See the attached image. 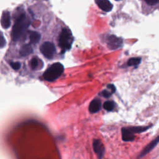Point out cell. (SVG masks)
<instances>
[{
    "label": "cell",
    "mask_w": 159,
    "mask_h": 159,
    "mask_svg": "<svg viewBox=\"0 0 159 159\" xmlns=\"http://www.w3.org/2000/svg\"><path fill=\"white\" fill-rule=\"evenodd\" d=\"M145 2L149 5H155L159 3V0H145Z\"/></svg>",
    "instance_id": "cell-20"
},
{
    "label": "cell",
    "mask_w": 159,
    "mask_h": 159,
    "mask_svg": "<svg viewBox=\"0 0 159 159\" xmlns=\"http://www.w3.org/2000/svg\"><path fill=\"white\" fill-rule=\"evenodd\" d=\"M113 93L111 92V91H108V90H104V91H103L102 92H101V96H103V97H105V98H109V97H110L111 96V95H112Z\"/></svg>",
    "instance_id": "cell-19"
},
{
    "label": "cell",
    "mask_w": 159,
    "mask_h": 159,
    "mask_svg": "<svg viewBox=\"0 0 159 159\" xmlns=\"http://www.w3.org/2000/svg\"><path fill=\"white\" fill-rule=\"evenodd\" d=\"M30 21L24 14L21 15L16 21L12 30V39L14 41L26 40Z\"/></svg>",
    "instance_id": "cell-1"
},
{
    "label": "cell",
    "mask_w": 159,
    "mask_h": 159,
    "mask_svg": "<svg viewBox=\"0 0 159 159\" xmlns=\"http://www.w3.org/2000/svg\"><path fill=\"white\" fill-rule=\"evenodd\" d=\"M73 41V38L71 31L67 28H63L60 34L58 41V44L62 52H65L71 48Z\"/></svg>",
    "instance_id": "cell-3"
},
{
    "label": "cell",
    "mask_w": 159,
    "mask_h": 159,
    "mask_svg": "<svg viewBox=\"0 0 159 159\" xmlns=\"http://www.w3.org/2000/svg\"><path fill=\"white\" fill-rule=\"evenodd\" d=\"M150 127H151V126H133V127H127V129L132 134H139V133L145 132L147 130H148Z\"/></svg>",
    "instance_id": "cell-12"
},
{
    "label": "cell",
    "mask_w": 159,
    "mask_h": 159,
    "mask_svg": "<svg viewBox=\"0 0 159 159\" xmlns=\"http://www.w3.org/2000/svg\"><path fill=\"white\" fill-rule=\"evenodd\" d=\"M0 42H1V47L3 48V47L5 45V44H6V41H5V39H4V37H3V36L2 34L1 41H0Z\"/></svg>",
    "instance_id": "cell-22"
},
{
    "label": "cell",
    "mask_w": 159,
    "mask_h": 159,
    "mask_svg": "<svg viewBox=\"0 0 159 159\" xmlns=\"http://www.w3.org/2000/svg\"><path fill=\"white\" fill-rule=\"evenodd\" d=\"M115 104L112 101H107L103 105V108L108 111H111L114 110Z\"/></svg>",
    "instance_id": "cell-16"
},
{
    "label": "cell",
    "mask_w": 159,
    "mask_h": 159,
    "mask_svg": "<svg viewBox=\"0 0 159 159\" xmlns=\"http://www.w3.org/2000/svg\"><path fill=\"white\" fill-rule=\"evenodd\" d=\"M2 26L4 29H8L11 25L10 13L8 11H4L2 16Z\"/></svg>",
    "instance_id": "cell-9"
},
{
    "label": "cell",
    "mask_w": 159,
    "mask_h": 159,
    "mask_svg": "<svg viewBox=\"0 0 159 159\" xmlns=\"http://www.w3.org/2000/svg\"><path fill=\"white\" fill-rule=\"evenodd\" d=\"M93 147L94 152L98 156L99 159H102L105 154V146L100 139H94L93 142Z\"/></svg>",
    "instance_id": "cell-6"
},
{
    "label": "cell",
    "mask_w": 159,
    "mask_h": 159,
    "mask_svg": "<svg viewBox=\"0 0 159 159\" xmlns=\"http://www.w3.org/2000/svg\"><path fill=\"white\" fill-rule=\"evenodd\" d=\"M10 65L11 66V67L15 70H18L21 68V63L18 62H11L10 63Z\"/></svg>",
    "instance_id": "cell-18"
},
{
    "label": "cell",
    "mask_w": 159,
    "mask_h": 159,
    "mask_svg": "<svg viewBox=\"0 0 159 159\" xmlns=\"http://www.w3.org/2000/svg\"><path fill=\"white\" fill-rule=\"evenodd\" d=\"M159 143V135H158L156 138H155L152 141H151L140 153L138 158H140L145 155H146L147 153H148L152 149H153Z\"/></svg>",
    "instance_id": "cell-7"
},
{
    "label": "cell",
    "mask_w": 159,
    "mask_h": 159,
    "mask_svg": "<svg viewBox=\"0 0 159 159\" xmlns=\"http://www.w3.org/2000/svg\"><path fill=\"white\" fill-rule=\"evenodd\" d=\"M39 60L37 57H33L30 62V65L32 69H36L39 66Z\"/></svg>",
    "instance_id": "cell-17"
},
{
    "label": "cell",
    "mask_w": 159,
    "mask_h": 159,
    "mask_svg": "<svg viewBox=\"0 0 159 159\" xmlns=\"http://www.w3.org/2000/svg\"><path fill=\"white\" fill-rule=\"evenodd\" d=\"M107 44H108V47L110 49L116 50L122 46L123 41L121 38L118 37L116 36L112 35L108 37Z\"/></svg>",
    "instance_id": "cell-5"
},
{
    "label": "cell",
    "mask_w": 159,
    "mask_h": 159,
    "mask_svg": "<svg viewBox=\"0 0 159 159\" xmlns=\"http://www.w3.org/2000/svg\"><path fill=\"white\" fill-rule=\"evenodd\" d=\"M29 39L31 44H37L40 41L41 34L37 32L31 31L29 33Z\"/></svg>",
    "instance_id": "cell-14"
},
{
    "label": "cell",
    "mask_w": 159,
    "mask_h": 159,
    "mask_svg": "<svg viewBox=\"0 0 159 159\" xmlns=\"http://www.w3.org/2000/svg\"><path fill=\"white\" fill-rule=\"evenodd\" d=\"M108 88L110 90V91H111V92L112 93H114L116 92V88L114 87V85H112V84H110L108 85Z\"/></svg>",
    "instance_id": "cell-21"
},
{
    "label": "cell",
    "mask_w": 159,
    "mask_h": 159,
    "mask_svg": "<svg viewBox=\"0 0 159 159\" xmlns=\"http://www.w3.org/2000/svg\"><path fill=\"white\" fill-rule=\"evenodd\" d=\"M98 6L105 12H110L113 9V5L109 0H95Z\"/></svg>",
    "instance_id": "cell-8"
},
{
    "label": "cell",
    "mask_w": 159,
    "mask_h": 159,
    "mask_svg": "<svg viewBox=\"0 0 159 159\" xmlns=\"http://www.w3.org/2000/svg\"><path fill=\"white\" fill-rule=\"evenodd\" d=\"M64 67L62 64L57 62L51 65L44 73V78L47 82H54L61 76L63 72Z\"/></svg>",
    "instance_id": "cell-2"
},
{
    "label": "cell",
    "mask_w": 159,
    "mask_h": 159,
    "mask_svg": "<svg viewBox=\"0 0 159 159\" xmlns=\"http://www.w3.org/2000/svg\"><path fill=\"white\" fill-rule=\"evenodd\" d=\"M32 52L33 49L32 47L29 44H25L20 49V55L22 57H26L32 54Z\"/></svg>",
    "instance_id": "cell-13"
},
{
    "label": "cell",
    "mask_w": 159,
    "mask_h": 159,
    "mask_svg": "<svg viewBox=\"0 0 159 159\" xmlns=\"http://www.w3.org/2000/svg\"><path fill=\"white\" fill-rule=\"evenodd\" d=\"M141 58L140 57H134L131 58L128 60L127 65L129 66H137L141 62Z\"/></svg>",
    "instance_id": "cell-15"
},
{
    "label": "cell",
    "mask_w": 159,
    "mask_h": 159,
    "mask_svg": "<svg viewBox=\"0 0 159 159\" xmlns=\"http://www.w3.org/2000/svg\"><path fill=\"white\" fill-rule=\"evenodd\" d=\"M116 1H120V0H116Z\"/></svg>",
    "instance_id": "cell-23"
},
{
    "label": "cell",
    "mask_w": 159,
    "mask_h": 159,
    "mask_svg": "<svg viewBox=\"0 0 159 159\" xmlns=\"http://www.w3.org/2000/svg\"><path fill=\"white\" fill-rule=\"evenodd\" d=\"M122 139L125 142H131L134 139V134H132L127 127H123L121 130Z\"/></svg>",
    "instance_id": "cell-11"
},
{
    "label": "cell",
    "mask_w": 159,
    "mask_h": 159,
    "mask_svg": "<svg viewBox=\"0 0 159 159\" xmlns=\"http://www.w3.org/2000/svg\"><path fill=\"white\" fill-rule=\"evenodd\" d=\"M101 107V102L98 99L93 100L90 104L89 111L91 113H98Z\"/></svg>",
    "instance_id": "cell-10"
},
{
    "label": "cell",
    "mask_w": 159,
    "mask_h": 159,
    "mask_svg": "<svg viewBox=\"0 0 159 159\" xmlns=\"http://www.w3.org/2000/svg\"><path fill=\"white\" fill-rule=\"evenodd\" d=\"M40 50L42 55L48 59H52L55 53V47L53 43L50 42H44Z\"/></svg>",
    "instance_id": "cell-4"
}]
</instances>
